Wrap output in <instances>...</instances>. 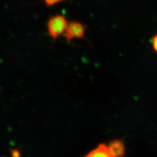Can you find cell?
<instances>
[{
	"instance_id": "7",
	"label": "cell",
	"mask_w": 157,
	"mask_h": 157,
	"mask_svg": "<svg viewBox=\"0 0 157 157\" xmlns=\"http://www.w3.org/2000/svg\"><path fill=\"white\" fill-rule=\"evenodd\" d=\"M11 155L14 157H18L21 156V153L17 149H13L11 150Z\"/></svg>"
},
{
	"instance_id": "1",
	"label": "cell",
	"mask_w": 157,
	"mask_h": 157,
	"mask_svg": "<svg viewBox=\"0 0 157 157\" xmlns=\"http://www.w3.org/2000/svg\"><path fill=\"white\" fill-rule=\"evenodd\" d=\"M67 21L64 16L56 14L51 17L47 22L48 33L52 39H56L63 35L67 26Z\"/></svg>"
},
{
	"instance_id": "3",
	"label": "cell",
	"mask_w": 157,
	"mask_h": 157,
	"mask_svg": "<svg viewBox=\"0 0 157 157\" xmlns=\"http://www.w3.org/2000/svg\"><path fill=\"white\" fill-rule=\"evenodd\" d=\"M108 147L111 157L123 156L125 154L124 144L121 140H115L111 141Z\"/></svg>"
},
{
	"instance_id": "5",
	"label": "cell",
	"mask_w": 157,
	"mask_h": 157,
	"mask_svg": "<svg viewBox=\"0 0 157 157\" xmlns=\"http://www.w3.org/2000/svg\"><path fill=\"white\" fill-rule=\"evenodd\" d=\"M62 1H63V0H44V2H45L47 6L49 7L55 6V5L60 3Z\"/></svg>"
},
{
	"instance_id": "6",
	"label": "cell",
	"mask_w": 157,
	"mask_h": 157,
	"mask_svg": "<svg viewBox=\"0 0 157 157\" xmlns=\"http://www.w3.org/2000/svg\"><path fill=\"white\" fill-rule=\"evenodd\" d=\"M153 47L154 50L157 52V35L155 36L153 39Z\"/></svg>"
},
{
	"instance_id": "2",
	"label": "cell",
	"mask_w": 157,
	"mask_h": 157,
	"mask_svg": "<svg viewBox=\"0 0 157 157\" xmlns=\"http://www.w3.org/2000/svg\"><path fill=\"white\" fill-rule=\"evenodd\" d=\"M85 33V28L83 24L78 22H71L67 24V28L63 33L68 43H70L73 39H82Z\"/></svg>"
},
{
	"instance_id": "4",
	"label": "cell",
	"mask_w": 157,
	"mask_h": 157,
	"mask_svg": "<svg viewBox=\"0 0 157 157\" xmlns=\"http://www.w3.org/2000/svg\"><path fill=\"white\" fill-rule=\"evenodd\" d=\"M86 157H111L109 147L105 144H100L97 148L90 151Z\"/></svg>"
}]
</instances>
